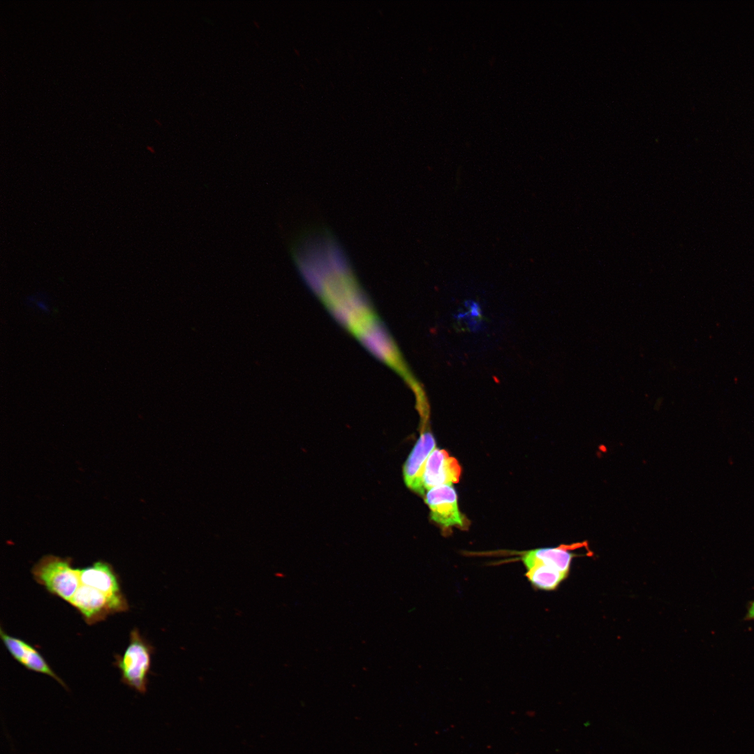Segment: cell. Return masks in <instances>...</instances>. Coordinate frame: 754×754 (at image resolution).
<instances>
[{
    "label": "cell",
    "instance_id": "6da1fadb",
    "mask_svg": "<svg viewBox=\"0 0 754 754\" xmlns=\"http://www.w3.org/2000/svg\"><path fill=\"white\" fill-rule=\"evenodd\" d=\"M31 573L50 593L68 603L80 584V569L73 567L71 558L45 555L33 566Z\"/></svg>",
    "mask_w": 754,
    "mask_h": 754
},
{
    "label": "cell",
    "instance_id": "7a4b0ae2",
    "mask_svg": "<svg viewBox=\"0 0 754 754\" xmlns=\"http://www.w3.org/2000/svg\"><path fill=\"white\" fill-rule=\"evenodd\" d=\"M153 653L154 647L133 628L124 654L115 656L114 665L120 670L121 682L138 693H146Z\"/></svg>",
    "mask_w": 754,
    "mask_h": 754
},
{
    "label": "cell",
    "instance_id": "3957f363",
    "mask_svg": "<svg viewBox=\"0 0 754 754\" xmlns=\"http://www.w3.org/2000/svg\"><path fill=\"white\" fill-rule=\"evenodd\" d=\"M68 603L80 612L88 625L128 609L126 598H112L95 587L81 583Z\"/></svg>",
    "mask_w": 754,
    "mask_h": 754
},
{
    "label": "cell",
    "instance_id": "277c9868",
    "mask_svg": "<svg viewBox=\"0 0 754 754\" xmlns=\"http://www.w3.org/2000/svg\"><path fill=\"white\" fill-rule=\"evenodd\" d=\"M425 502L429 508L431 519L442 527L468 526V522L459 509L457 492L452 485H440L428 490Z\"/></svg>",
    "mask_w": 754,
    "mask_h": 754
},
{
    "label": "cell",
    "instance_id": "5b68a950",
    "mask_svg": "<svg viewBox=\"0 0 754 754\" xmlns=\"http://www.w3.org/2000/svg\"><path fill=\"white\" fill-rule=\"evenodd\" d=\"M461 473L458 461L445 450L435 448L427 461L422 481L425 490L440 485L457 483Z\"/></svg>",
    "mask_w": 754,
    "mask_h": 754
},
{
    "label": "cell",
    "instance_id": "8992f818",
    "mask_svg": "<svg viewBox=\"0 0 754 754\" xmlns=\"http://www.w3.org/2000/svg\"><path fill=\"white\" fill-rule=\"evenodd\" d=\"M436 448V441L430 431H424L420 436L403 466L406 485L411 490L423 495L425 489L422 476L428 457Z\"/></svg>",
    "mask_w": 754,
    "mask_h": 754
},
{
    "label": "cell",
    "instance_id": "52a82bcc",
    "mask_svg": "<svg viewBox=\"0 0 754 754\" xmlns=\"http://www.w3.org/2000/svg\"><path fill=\"white\" fill-rule=\"evenodd\" d=\"M586 545L585 542L568 545H561L556 547L540 548L515 552V554L519 556V559L523 562L526 569L535 563H540L552 567L568 575L571 561L575 556V550Z\"/></svg>",
    "mask_w": 754,
    "mask_h": 754
},
{
    "label": "cell",
    "instance_id": "ba28073f",
    "mask_svg": "<svg viewBox=\"0 0 754 754\" xmlns=\"http://www.w3.org/2000/svg\"><path fill=\"white\" fill-rule=\"evenodd\" d=\"M0 636L13 658L24 667L31 671L47 674L66 688L63 680L54 672L44 658L34 646L20 638L8 635L2 628H0Z\"/></svg>",
    "mask_w": 754,
    "mask_h": 754
},
{
    "label": "cell",
    "instance_id": "9c48e42d",
    "mask_svg": "<svg viewBox=\"0 0 754 754\" xmlns=\"http://www.w3.org/2000/svg\"><path fill=\"white\" fill-rule=\"evenodd\" d=\"M80 583L95 587L108 596L125 598L121 591L119 577L108 563L98 561L91 566L80 569Z\"/></svg>",
    "mask_w": 754,
    "mask_h": 754
},
{
    "label": "cell",
    "instance_id": "30bf717a",
    "mask_svg": "<svg viewBox=\"0 0 754 754\" xmlns=\"http://www.w3.org/2000/svg\"><path fill=\"white\" fill-rule=\"evenodd\" d=\"M568 575L549 566L535 563L526 568L525 577L535 589L553 591Z\"/></svg>",
    "mask_w": 754,
    "mask_h": 754
},
{
    "label": "cell",
    "instance_id": "8fae6325",
    "mask_svg": "<svg viewBox=\"0 0 754 754\" xmlns=\"http://www.w3.org/2000/svg\"><path fill=\"white\" fill-rule=\"evenodd\" d=\"M743 620L745 621H754V600L747 603L746 612Z\"/></svg>",
    "mask_w": 754,
    "mask_h": 754
},
{
    "label": "cell",
    "instance_id": "7c38bea8",
    "mask_svg": "<svg viewBox=\"0 0 754 754\" xmlns=\"http://www.w3.org/2000/svg\"><path fill=\"white\" fill-rule=\"evenodd\" d=\"M29 300L31 302H35L36 306L40 310L45 312H49L50 309L48 305L42 300H36L34 297H29Z\"/></svg>",
    "mask_w": 754,
    "mask_h": 754
}]
</instances>
